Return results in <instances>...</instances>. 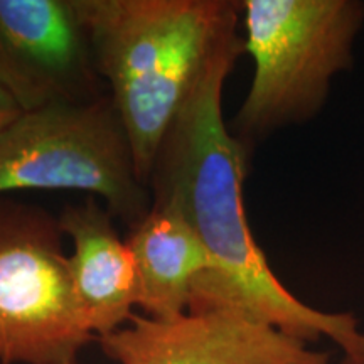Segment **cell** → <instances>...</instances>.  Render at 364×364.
I'll return each mask as SVG.
<instances>
[{"mask_svg": "<svg viewBox=\"0 0 364 364\" xmlns=\"http://www.w3.org/2000/svg\"><path fill=\"white\" fill-rule=\"evenodd\" d=\"M238 58H223L201 81L167 132L149 181L152 204L174 208L211 258L213 270L196 284L189 309H240L307 344L327 338L344 356L364 354L358 318L295 297L252 233L243 198L252 154L228 129L221 107Z\"/></svg>", "mask_w": 364, "mask_h": 364, "instance_id": "6da1fadb", "label": "cell"}, {"mask_svg": "<svg viewBox=\"0 0 364 364\" xmlns=\"http://www.w3.org/2000/svg\"><path fill=\"white\" fill-rule=\"evenodd\" d=\"M22 113H24V110L16 102V98L12 97L11 91L0 83V134H4Z\"/></svg>", "mask_w": 364, "mask_h": 364, "instance_id": "30bf717a", "label": "cell"}, {"mask_svg": "<svg viewBox=\"0 0 364 364\" xmlns=\"http://www.w3.org/2000/svg\"><path fill=\"white\" fill-rule=\"evenodd\" d=\"M0 83L24 112L108 95L76 0H0Z\"/></svg>", "mask_w": 364, "mask_h": 364, "instance_id": "8992f818", "label": "cell"}, {"mask_svg": "<svg viewBox=\"0 0 364 364\" xmlns=\"http://www.w3.org/2000/svg\"><path fill=\"white\" fill-rule=\"evenodd\" d=\"M76 7L149 186L159 149L184 105L216 63L245 53L240 2L76 0Z\"/></svg>", "mask_w": 364, "mask_h": 364, "instance_id": "7a4b0ae2", "label": "cell"}, {"mask_svg": "<svg viewBox=\"0 0 364 364\" xmlns=\"http://www.w3.org/2000/svg\"><path fill=\"white\" fill-rule=\"evenodd\" d=\"M58 218L0 196V363L78 364L86 327Z\"/></svg>", "mask_w": 364, "mask_h": 364, "instance_id": "5b68a950", "label": "cell"}, {"mask_svg": "<svg viewBox=\"0 0 364 364\" xmlns=\"http://www.w3.org/2000/svg\"><path fill=\"white\" fill-rule=\"evenodd\" d=\"M125 240L139 273V307L145 316L174 318L188 312L196 284L211 273L213 263L184 218L167 204H152Z\"/></svg>", "mask_w": 364, "mask_h": 364, "instance_id": "9c48e42d", "label": "cell"}, {"mask_svg": "<svg viewBox=\"0 0 364 364\" xmlns=\"http://www.w3.org/2000/svg\"><path fill=\"white\" fill-rule=\"evenodd\" d=\"M118 364H331V356L233 307H196L174 318L134 314L97 339Z\"/></svg>", "mask_w": 364, "mask_h": 364, "instance_id": "52a82bcc", "label": "cell"}, {"mask_svg": "<svg viewBox=\"0 0 364 364\" xmlns=\"http://www.w3.org/2000/svg\"><path fill=\"white\" fill-rule=\"evenodd\" d=\"M115 220L110 209L91 196L68 203L58 218L63 235L73 243L68 262L81 316L97 339L124 327L139 306L134 255L118 235Z\"/></svg>", "mask_w": 364, "mask_h": 364, "instance_id": "ba28073f", "label": "cell"}, {"mask_svg": "<svg viewBox=\"0 0 364 364\" xmlns=\"http://www.w3.org/2000/svg\"><path fill=\"white\" fill-rule=\"evenodd\" d=\"M76 191L102 199L134 228L152 208L125 125L110 95L24 112L0 134V196Z\"/></svg>", "mask_w": 364, "mask_h": 364, "instance_id": "277c9868", "label": "cell"}, {"mask_svg": "<svg viewBox=\"0 0 364 364\" xmlns=\"http://www.w3.org/2000/svg\"><path fill=\"white\" fill-rule=\"evenodd\" d=\"M338 364H364V354H358V356H344Z\"/></svg>", "mask_w": 364, "mask_h": 364, "instance_id": "8fae6325", "label": "cell"}, {"mask_svg": "<svg viewBox=\"0 0 364 364\" xmlns=\"http://www.w3.org/2000/svg\"><path fill=\"white\" fill-rule=\"evenodd\" d=\"M240 9L253 78L228 129L253 154L268 136L322 112L336 76L353 70L364 2L241 0Z\"/></svg>", "mask_w": 364, "mask_h": 364, "instance_id": "3957f363", "label": "cell"}]
</instances>
